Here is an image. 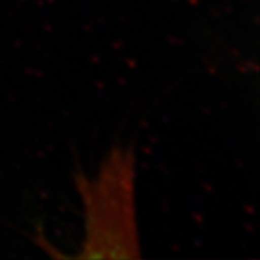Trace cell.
Listing matches in <instances>:
<instances>
[{"label":"cell","mask_w":260,"mask_h":260,"mask_svg":"<svg viewBox=\"0 0 260 260\" xmlns=\"http://www.w3.org/2000/svg\"><path fill=\"white\" fill-rule=\"evenodd\" d=\"M135 165L132 147L116 146L104 158L96 176H77L85 215V240L77 258L141 257Z\"/></svg>","instance_id":"6da1fadb"}]
</instances>
